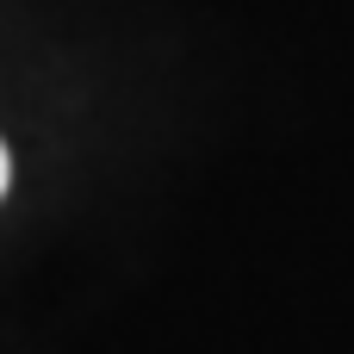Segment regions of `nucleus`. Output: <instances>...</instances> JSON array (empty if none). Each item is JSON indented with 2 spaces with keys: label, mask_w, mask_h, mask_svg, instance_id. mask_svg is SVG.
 Returning <instances> with one entry per match:
<instances>
[{
  "label": "nucleus",
  "mask_w": 354,
  "mask_h": 354,
  "mask_svg": "<svg viewBox=\"0 0 354 354\" xmlns=\"http://www.w3.org/2000/svg\"><path fill=\"white\" fill-rule=\"evenodd\" d=\"M6 174H12V162H6V143H0V199H6Z\"/></svg>",
  "instance_id": "1"
}]
</instances>
